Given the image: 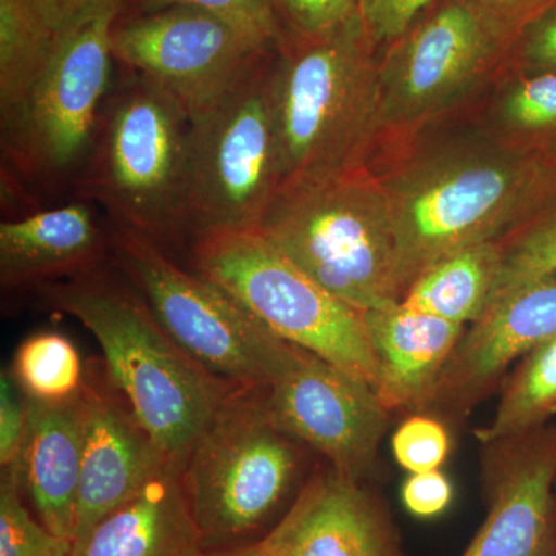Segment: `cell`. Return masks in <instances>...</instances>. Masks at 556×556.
Segmentation results:
<instances>
[{"mask_svg": "<svg viewBox=\"0 0 556 556\" xmlns=\"http://www.w3.org/2000/svg\"><path fill=\"white\" fill-rule=\"evenodd\" d=\"M200 276L240 302L277 338L338 365L375 388L378 367L364 313L318 285L260 229L197 237Z\"/></svg>", "mask_w": 556, "mask_h": 556, "instance_id": "8992f818", "label": "cell"}, {"mask_svg": "<svg viewBox=\"0 0 556 556\" xmlns=\"http://www.w3.org/2000/svg\"><path fill=\"white\" fill-rule=\"evenodd\" d=\"M94 383L86 382L83 391V470L73 544L172 466L123 399Z\"/></svg>", "mask_w": 556, "mask_h": 556, "instance_id": "2e32d148", "label": "cell"}, {"mask_svg": "<svg viewBox=\"0 0 556 556\" xmlns=\"http://www.w3.org/2000/svg\"><path fill=\"white\" fill-rule=\"evenodd\" d=\"M298 36L325 35L361 13V0H278Z\"/></svg>", "mask_w": 556, "mask_h": 556, "instance_id": "4dcf8cb0", "label": "cell"}, {"mask_svg": "<svg viewBox=\"0 0 556 556\" xmlns=\"http://www.w3.org/2000/svg\"><path fill=\"white\" fill-rule=\"evenodd\" d=\"M84 391V390H83ZM27 402V431L20 456L22 485L40 522L72 541L83 470L84 401Z\"/></svg>", "mask_w": 556, "mask_h": 556, "instance_id": "d6986e66", "label": "cell"}, {"mask_svg": "<svg viewBox=\"0 0 556 556\" xmlns=\"http://www.w3.org/2000/svg\"><path fill=\"white\" fill-rule=\"evenodd\" d=\"M364 318L378 367L376 393L383 407L426 412L442 369L463 338V325L402 302L364 311Z\"/></svg>", "mask_w": 556, "mask_h": 556, "instance_id": "ac0fdd59", "label": "cell"}, {"mask_svg": "<svg viewBox=\"0 0 556 556\" xmlns=\"http://www.w3.org/2000/svg\"><path fill=\"white\" fill-rule=\"evenodd\" d=\"M503 247L504 270L496 292L556 273V189Z\"/></svg>", "mask_w": 556, "mask_h": 556, "instance_id": "83f0119b", "label": "cell"}, {"mask_svg": "<svg viewBox=\"0 0 556 556\" xmlns=\"http://www.w3.org/2000/svg\"><path fill=\"white\" fill-rule=\"evenodd\" d=\"M266 56L190 121L188 222L197 237L258 229L280 190L276 64Z\"/></svg>", "mask_w": 556, "mask_h": 556, "instance_id": "ba28073f", "label": "cell"}, {"mask_svg": "<svg viewBox=\"0 0 556 556\" xmlns=\"http://www.w3.org/2000/svg\"><path fill=\"white\" fill-rule=\"evenodd\" d=\"M372 46L358 13L325 35H295L276 62L280 189L358 167L382 124Z\"/></svg>", "mask_w": 556, "mask_h": 556, "instance_id": "3957f363", "label": "cell"}, {"mask_svg": "<svg viewBox=\"0 0 556 556\" xmlns=\"http://www.w3.org/2000/svg\"><path fill=\"white\" fill-rule=\"evenodd\" d=\"M14 379L25 397L40 402L70 401L87 382L75 343L56 331L38 332L21 343Z\"/></svg>", "mask_w": 556, "mask_h": 556, "instance_id": "484cf974", "label": "cell"}, {"mask_svg": "<svg viewBox=\"0 0 556 556\" xmlns=\"http://www.w3.org/2000/svg\"><path fill=\"white\" fill-rule=\"evenodd\" d=\"M182 470L167 466L73 544L70 556H201Z\"/></svg>", "mask_w": 556, "mask_h": 556, "instance_id": "ffe728a7", "label": "cell"}, {"mask_svg": "<svg viewBox=\"0 0 556 556\" xmlns=\"http://www.w3.org/2000/svg\"><path fill=\"white\" fill-rule=\"evenodd\" d=\"M274 527L283 556H402L379 501L334 468L303 486Z\"/></svg>", "mask_w": 556, "mask_h": 556, "instance_id": "e0dca14e", "label": "cell"}, {"mask_svg": "<svg viewBox=\"0 0 556 556\" xmlns=\"http://www.w3.org/2000/svg\"><path fill=\"white\" fill-rule=\"evenodd\" d=\"M496 7L452 0L409 28L380 70L382 123H412L464 93L496 60L519 21Z\"/></svg>", "mask_w": 556, "mask_h": 556, "instance_id": "7c38bea8", "label": "cell"}, {"mask_svg": "<svg viewBox=\"0 0 556 556\" xmlns=\"http://www.w3.org/2000/svg\"><path fill=\"white\" fill-rule=\"evenodd\" d=\"M104 236L84 204L36 212L0 225V280L7 287L89 274L104 255Z\"/></svg>", "mask_w": 556, "mask_h": 556, "instance_id": "44dd1931", "label": "cell"}, {"mask_svg": "<svg viewBox=\"0 0 556 556\" xmlns=\"http://www.w3.org/2000/svg\"><path fill=\"white\" fill-rule=\"evenodd\" d=\"M519 60L525 72H556V3L519 35Z\"/></svg>", "mask_w": 556, "mask_h": 556, "instance_id": "e575fe53", "label": "cell"}, {"mask_svg": "<svg viewBox=\"0 0 556 556\" xmlns=\"http://www.w3.org/2000/svg\"><path fill=\"white\" fill-rule=\"evenodd\" d=\"M123 2L105 0L62 28L38 83L3 121L7 150L25 172H67L89 150L115 60L113 31Z\"/></svg>", "mask_w": 556, "mask_h": 556, "instance_id": "30bf717a", "label": "cell"}, {"mask_svg": "<svg viewBox=\"0 0 556 556\" xmlns=\"http://www.w3.org/2000/svg\"><path fill=\"white\" fill-rule=\"evenodd\" d=\"M115 252L153 317L195 364L229 387H268L289 343L214 281L175 265L163 247L118 226Z\"/></svg>", "mask_w": 556, "mask_h": 556, "instance_id": "9c48e42d", "label": "cell"}, {"mask_svg": "<svg viewBox=\"0 0 556 556\" xmlns=\"http://www.w3.org/2000/svg\"><path fill=\"white\" fill-rule=\"evenodd\" d=\"M448 450L447 428L433 416L409 417L393 437L394 457L409 473L439 470L447 459Z\"/></svg>", "mask_w": 556, "mask_h": 556, "instance_id": "f546056e", "label": "cell"}, {"mask_svg": "<svg viewBox=\"0 0 556 556\" xmlns=\"http://www.w3.org/2000/svg\"><path fill=\"white\" fill-rule=\"evenodd\" d=\"M478 2L484 3V5L496 7V9H525V10H536L544 11L548 7L554 5L556 0H478Z\"/></svg>", "mask_w": 556, "mask_h": 556, "instance_id": "74e56055", "label": "cell"}, {"mask_svg": "<svg viewBox=\"0 0 556 556\" xmlns=\"http://www.w3.org/2000/svg\"><path fill=\"white\" fill-rule=\"evenodd\" d=\"M431 0H361L364 17L372 43L396 42L413 28L417 14Z\"/></svg>", "mask_w": 556, "mask_h": 556, "instance_id": "1f68e13d", "label": "cell"}, {"mask_svg": "<svg viewBox=\"0 0 556 556\" xmlns=\"http://www.w3.org/2000/svg\"><path fill=\"white\" fill-rule=\"evenodd\" d=\"M20 459L3 468L0 481V556H70L72 541L33 519L22 500Z\"/></svg>", "mask_w": 556, "mask_h": 556, "instance_id": "4316f807", "label": "cell"}, {"mask_svg": "<svg viewBox=\"0 0 556 556\" xmlns=\"http://www.w3.org/2000/svg\"><path fill=\"white\" fill-rule=\"evenodd\" d=\"M258 229L362 313L404 299L386 186L358 167L283 186Z\"/></svg>", "mask_w": 556, "mask_h": 556, "instance_id": "277c9868", "label": "cell"}, {"mask_svg": "<svg viewBox=\"0 0 556 556\" xmlns=\"http://www.w3.org/2000/svg\"><path fill=\"white\" fill-rule=\"evenodd\" d=\"M556 413V336L522 357L489 426L475 431L482 445L547 426Z\"/></svg>", "mask_w": 556, "mask_h": 556, "instance_id": "cb8c5ba5", "label": "cell"}, {"mask_svg": "<svg viewBox=\"0 0 556 556\" xmlns=\"http://www.w3.org/2000/svg\"><path fill=\"white\" fill-rule=\"evenodd\" d=\"M266 401L278 426L339 473L361 481L375 466L388 409L364 379L289 343Z\"/></svg>", "mask_w": 556, "mask_h": 556, "instance_id": "4fadbf2b", "label": "cell"}, {"mask_svg": "<svg viewBox=\"0 0 556 556\" xmlns=\"http://www.w3.org/2000/svg\"><path fill=\"white\" fill-rule=\"evenodd\" d=\"M484 525L463 556H556V424L484 445Z\"/></svg>", "mask_w": 556, "mask_h": 556, "instance_id": "5bb4252c", "label": "cell"}, {"mask_svg": "<svg viewBox=\"0 0 556 556\" xmlns=\"http://www.w3.org/2000/svg\"><path fill=\"white\" fill-rule=\"evenodd\" d=\"M60 33L31 0H0V116L10 118L53 56Z\"/></svg>", "mask_w": 556, "mask_h": 556, "instance_id": "603a6c76", "label": "cell"}, {"mask_svg": "<svg viewBox=\"0 0 556 556\" xmlns=\"http://www.w3.org/2000/svg\"><path fill=\"white\" fill-rule=\"evenodd\" d=\"M268 51L192 7L139 14L113 31L115 60L166 90L190 121L222 100Z\"/></svg>", "mask_w": 556, "mask_h": 556, "instance_id": "8fae6325", "label": "cell"}, {"mask_svg": "<svg viewBox=\"0 0 556 556\" xmlns=\"http://www.w3.org/2000/svg\"><path fill=\"white\" fill-rule=\"evenodd\" d=\"M27 431V402L14 376L0 375V468L20 459Z\"/></svg>", "mask_w": 556, "mask_h": 556, "instance_id": "d6a6232c", "label": "cell"}, {"mask_svg": "<svg viewBox=\"0 0 556 556\" xmlns=\"http://www.w3.org/2000/svg\"><path fill=\"white\" fill-rule=\"evenodd\" d=\"M507 146L556 164V72H525L500 108Z\"/></svg>", "mask_w": 556, "mask_h": 556, "instance_id": "d4e9b609", "label": "cell"}, {"mask_svg": "<svg viewBox=\"0 0 556 556\" xmlns=\"http://www.w3.org/2000/svg\"><path fill=\"white\" fill-rule=\"evenodd\" d=\"M298 439L270 415L266 387H233L182 468L204 551L260 540L299 477Z\"/></svg>", "mask_w": 556, "mask_h": 556, "instance_id": "5b68a950", "label": "cell"}, {"mask_svg": "<svg viewBox=\"0 0 556 556\" xmlns=\"http://www.w3.org/2000/svg\"><path fill=\"white\" fill-rule=\"evenodd\" d=\"M47 22L61 31L73 21L86 14L87 11L101 5L105 0H31Z\"/></svg>", "mask_w": 556, "mask_h": 556, "instance_id": "d590c367", "label": "cell"}, {"mask_svg": "<svg viewBox=\"0 0 556 556\" xmlns=\"http://www.w3.org/2000/svg\"><path fill=\"white\" fill-rule=\"evenodd\" d=\"M201 556H283V552H281L280 538H278L276 527H273L265 536L257 541L241 544V546L204 552Z\"/></svg>", "mask_w": 556, "mask_h": 556, "instance_id": "8d00e7d4", "label": "cell"}, {"mask_svg": "<svg viewBox=\"0 0 556 556\" xmlns=\"http://www.w3.org/2000/svg\"><path fill=\"white\" fill-rule=\"evenodd\" d=\"M268 2L270 3V5H273V9H274V10H277V7H278V0H268Z\"/></svg>", "mask_w": 556, "mask_h": 556, "instance_id": "f35d334b", "label": "cell"}, {"mask_svg": "<svg viewBox=\"0 0 556 556\" xmlns=\"http://www.w3.org/2000/svg\"><path fill=\"white\" fill-rule=\"evenodd\" d=\"M383 186L405 295L439 260L515 232L556 189V164L507 144L447 150Z\"/></svg>", "mask_w": 556, "mask_h": 556, "instance_id": "6da1fadb", "label": "cell"}, {"mask_svg": "<svg viewBox=\"0 0 556 556\" xmlns=\"http://www.w3.org/2000/svg\"><path fill=\"white\" fill-rule=\"evenodd\" d=\"M503 270L501 241L460 249L420 274L405 292L402 305L466 327L489 306Z\"/></svg>", "mask_w": 556, "mask_h": 556, "instance_id": "7402d4cb", "label": "cell"}, {"mask_svg": "<svg viewBox=\"0 0 556 556\" xmlns=\"http://www.w3.org/2000/svg\"><path fill=\"white\" fill-rule=\"evenodd\" d=\"M190 126L166 90L138 75L113 102L87 174L91 199L160 247L189 226Z\"/></svg>", "mask_w": 556, "mask_h": 556, "instance_id": "52a82bcc", "label": "cell"}, {"mask_svg": "<svg viewBox=\"0 0 556 556\" xmlns=\"http://www.w3.org/2000/svg\"><path fill=\"white\" fill-rule=\"evenodd\" d=\"M556 336V273L500 289L464 329L428 409L466 413L517 358Z\"/></svg>", "mask_w": 556, "mask_h": 556, "instance_id": "9a60e30c", "label": "cell"}, {"mask_svg": "<svg viewBox=\"0 0 556 556\" xmlns=\"http://www.w3.org/2000/svg\"><path fill=\"white\" fill-rule=\"evenodd\" d=\"M453 486L441 470L412 473L402 489V503L417 518H434L447 510Z\"/></svg>", "mask_w": 556, "mask_h": 556, "instance_id": "836d02e7", "label": "cell"}, {"mask_svg": "<svg viewBox=\"0 0 556 556\" xmlns=\"http://www.w3.org/2000/svg\"><path fill=\"white\" fill-rule=\"evenodd\" d=\"M137 7L141 14L170 7L207 11L266 49L280 39L276 10L268 0H137Z\"/></svg>", "mask_w": 556, "mask_h": 556, "instance_id": "f1b7e54d", "label": "cell"}, {"mask_svg": "<svg viewBox=\"0 0 556 556\" xmlns=\"http://www.w3.org/2000/svg\"><path fill=\"white\" fill-rule=\"evenodd\" d=\"M40 294L97 339L110 387L124 397L167 463L182 470L233 387L195 364L137 291L89 273L43 287Z\"/></svg>", "mask_w": 556, "mask_h": 556, "instance_id": "7a4b0ae2", "label": "cell"}]
</instances>
